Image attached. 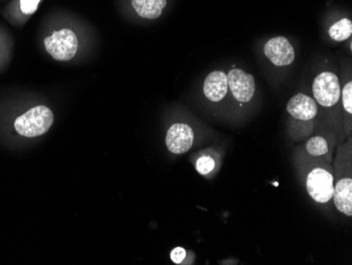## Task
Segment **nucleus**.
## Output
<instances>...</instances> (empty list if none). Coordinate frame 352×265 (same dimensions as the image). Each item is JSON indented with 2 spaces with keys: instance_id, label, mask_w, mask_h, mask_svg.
<instances>
[{
  "instance_id": "f3484780",
  "label": "nucleus",
  "mask_w": 352,
  "mask_h": 265,
  "mask_svg": "<svg viewBox=\"0 0 352 265\" xmlns=\"http://www.w3.org/2000/svg\"><path fill=\"white\" fill-rule=\"evenodd\" d=\"M186 256H187V252H186V249L183 248V247H175L171 252V260L173 261L176 264H179V263L183 262L185 260Z\"/></svg>"
},
{
  "instance_id": "dca6fc26",
  "label": "nucleus",
  "mask_w": 352,
  "mask_h": 265,
  "mask_svg": "<svg viewBox=\"0 0 352 265\" xmlns=\"http://www.w3.org/2000/svg\"><path fill=\"white\" fill-rule=\"evenodd\" d=\"M41 0H19L21 11L25 15H32L37 11Z\"/></svg>"
},
{
  "instance_id": "f8f14e48",
  "label": "nucleus",
  "mask_w": 352,
  "mask_h": 265,
  "mask_svg": "<svg viewBox=\"0 0 352 265\" xmlns=\"http://www.w3.org/2000/svg\"><path fill=\"white\" fill-rule=\"evenodd\" d=\"M352 34V21L343 19L330 27L329 36L336 41H344Z\"/></svg>"
},
{
  "instance_id": "423d86ee",
  "label": "nucleus",
  "mask_w": 352,
  "mask_h": 265,
  "mask_svg": "<svg viewBox=\"0 0 352 265\" xmlns=\"http://www.w3.org/2000/svg\"><path fill=\"white\" fill-rule=\"evenodd\" d=\"M228 86L236 100L247 103L253 98L255 92L254 77L241 69L229 71Z\"/></svg>"
},
{
  "instance_id": "9d476101",
  "label": "nucleus",
  "mask_w": 352,
  "mask_h": 265,
  "mask_svg": "<svg viewBox=\"0 0 352 265\" xmlns=\"http://www.w3.org/2000/svg\"><path fill=\"white\" fill-rule=\"evenodd\" d=\"M334 205L340 213L352 215V180L350 178L340 180L333 189Z\"/></svg>"
},
{
  "instance_id": "f257e3e1",
  "label": "nucleus",
  "mask_w": 352,
  "mask_h": 265,
  "mask_svg": "<svg viewBox=\"0 0 352 265\" xmlns=\"http://www.w3.org/2000/svg\"><path fill=\"white\" fill-rule=\"evenodd\" d=\"M53 122L54 114L51 112V109L39 105L16 118L14 128L21 136L35 138L43 136L50 129Z\"/></svg>"
},
{
  "instance_id": "9b49d317",
  "label": "nucleus",
  "mask_w": 352,
  "mask_h": 265,
  "mask_svg": "<svg viewBox=\"0 0 352 265\" xmlns=\"http://www.w3.org/2000/svg\"><path fill=\"white\" fill-rule=\"evenodd\" d=\"M167 0H132V7L142 19H155L161 17Z\"/></svg>"
},
{
  "instance_id": "ddd939ff",
  "label": "nucleus",
  "mask_w": 352,
  "mask_h": 265,
  "mask_svg": "<svg viewBox=\"0 0 352 265\" xmlns=\"http://www.w3.org/2000/svg\"><path fill=\"white\" fill-rule=\"evenodd\" d=\"M306 149L308 153L314 156V157H321L328 152V144L325 138L322 136H314L310 138L306 144Z\"/></svg>"
},
{
  "instance_id": "39448f33",
  "label": "nucleus",
  "mask_w": 352,
  "mask_h": 265,
  "mask_svg": "<svg viewBox=\"0 0 352 265\" xmlns=\"http://www.w3.org/2000/svg\"><path fill=\"white\" fill-rule=\"evenodd\" d=\"M265 55L274 66L284 67L294 63L296 52L289 41L284 36L274 37L265 45Z\"/></svg>"
},
{
  "instance_id": "0eeeda50",
  "label": "nucleus",
  "mask_w": 352,
  "mask_h": 265,
  "mask_svg": "<svg viewBox=\"0 0 352 265\" xmlns=\"http://www.w3.org/2000/svg\"><path fill=\"white\" fill-rule=\"evenodd\" d=\"M195 140V134L190 126L186 124L172 125L166 136V145L172 153L182 154L192 147Z\"/></svg>"
},
{
  "instance_id": "2eb2a0df",
  "label": "nucleus",
  "mask_w": 352,
  "mask_h": 265,
  "mask_svg": "<svg viewBox=\"0 0 352 265\" xmlns=\"http://www.w3.org/2000/svg\"><path fill=\"white\" fill-rule=\"evenodd\" d=\"M343 98V106L348 114H352V83L349 82L344 86L341 92Z\"/></svg>"
},
{
  "instance_id": "6e6552de",
  "label": "nucleus",
  "mask_w": 352,
  "mask_h": 265,
  "mask_svg": "<svg viewBox=\"0 0 352 265\" xmlns=\"http://www.w3.org/2000/svg\"><path fill=\"white\" fill-rule=\"evenodd\" d=\"M287 112L296 120H309L318 114V104L310 96L298 93L287 104Z\"/></svg>"
},
{
  "instance_id": "f03ea898",
  "label": "nucleus",
  "mask_w": 352,
  "mask_h": 265,
  "mask_svg": "<svg viewBox=\"0 0 352 265\" xmlns=\"http://www.w3.org/2000/svg\"><path fill=\"white\" fill-rule=\"evenodd\" d=\"M45 48L47 52L59 61H68L76 54L78 39L70 29H61L45 37Z\"/></svg>"
},
{
  "instance_id": "20e7f679",
  "label": "nucleus",
  "mask_w": 352,
  "mask_h": 265,
  "mask_svg": "<svg viewBox=\"0 0 352 265\" xmlns=\"http://www.w3.org/2000/svg\"><path fill=\"white\" fill-rule=\"evenodd\" d=\"M306 186L310 197L318 203H327L333 195V177L323 168L310 171Z\"/></svg>"
},
{
  "instance_id": "4468645a",
  "label": "nucleus",
  "mask_w": 352,
  "mask_h": 265,
  "mask_svg": "<svg viewBox=\"0 0 352 265\" xmlns=\"http://www.w3.org/2000/svg\"><path fill=\"white\" fill-rule=\"evenodd\" d=\"M215 163L210 157H201L197 160V170L201 175H208L212 171L214 168Z\"/></svg>"
},
{
  "instance_id": "7ed1b4c3",
  "label": "nucleus",
  "mask_w": 352,
  "mask_h": 265,
  "mask_svg": "<svg viewBox=\"0 0 352 265\" xmlns=\"http://www.w3.org/2000/svg\"><path fill=\"white\" fill-rule=\"evenodd\" d=\"M316 103L323 107H332L341 98V86L337 75L332 72H323L316 77L312 86Z\"/></svg>"
},
{
  "instance_id": "1a4fd4ad",
  "label": "nucleus",
  "mask_w": 352,
  "mask_h": 265,
  "mask_svg": "<svg viewBox=\"0 0 352 265\" xmlns=\"http://www.w3.org/2000/svg\"><path fill=\"white\" fill-rule=\"evenodd\" d=\"M228 92V77L223 71H213L206 77L204 93L211 102H221Z\"/></svg>"
}]
</instances>
